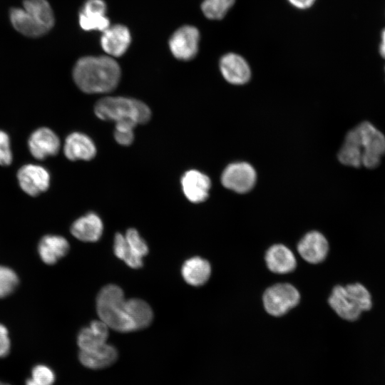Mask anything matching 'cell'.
<instances>
[{"label": "cell", "instance_id": "obj_1", "mask_svg": "<svg viewBox=\"0 0 385 385\" xmlns=\"http://www.w3.org/2000/svg\"><path fill=\"white\" fill-rule=\"evenodd\" d=\"M120 75L118 63L109 56H84L78 60L73 70L76 86L90 94L112 91L118 86Z\"/></svg>", "mask_w": 385, "mask_h": 385}, {"label": "cell", "instance_id": "obj_2", "mask_svg": "<svg viewBox=\"0 0 385 385\" xmlns=\"http://www.w3.org/2000/svg\"><path fill=\"white\" fill-rule=\"evenodd\" d=\"M96 310L100 319L109 328L120 332L135 331L130 319L123 291L115 284H108L98 292Z\"/></svg>", "mask_w": 385, "mask_h": 385}, {"label": "cell", "instance_id": "obj_3", "mask_svg": "<svg viewBox=\"0 0 385 385\" xmlns=\"http://www.w3.org/2000/svg\"><path fill=\"white\" fill-rule=\"evenodd\" d=\"M96 115L103 120L115 123L130 121L136 125L149 121L151 111L143 102L123 96L105 97L98 101L94 106Z\"/></svg>", "mask_w": 385, "mask_h": 385}, {"label": "cell", "instance_id": "obj_4", "mask_svg": "<svg viewBox=\"0 0 385 385\" xmlns=\"http://www.w3.org/2000/svg\"><path fill=\"white\" fill-rule=\"evenodd\" d=\"M329 304L341 318L354 321L363 312L371 308L372 300L366 287L356 282L334 287L329 298Z\"/></svg>", "mask_w": 385, "mask_h": 385}, {"label": "cell", "instance_id": "obj_5", "mask_svg": "<svg viewBox=\"0 0 385 385\" xmlns=\"http://www.w3.org/2000/svg\"><path fill=\"white\" fill-rule=\"evenodd\" d=\"M356 128L362 153V165L374 169L380 164L385 155V136L368 121L361 123Z\"/></svg>", "mask_w": 385, "mask_h": 385}, {"label": "cell", "instance_id": "obj_6", "mask_svg": "<svg viewBox=\"0 0 385 385\" xmlns=\"http://www.w3.org/2000/svg\"><path fill=\"white\" fill-rule=\"evenodd\" d=\"M297 289L290 284L279 283L269 287L264 293L263 302L266 311L279 317L294 307L299 302Z\"/></svg>", "mask_w": 385, "mask_h": 385}, {"label": "cell", "instance_id": "obj_7", "mask_svg": "<svg viewBox=\"0 0 385 385\" xmlns=\"http://www.w3.org/2000/svg\"><path fill=\"white\" fill-rule=\"evenodd\" d=\"M200 33L193 26L185 25L177 29L169 40L172 54L177 59L189 61L198 51Z\"/></svg>", "mask_w": 385, "mask_h": 385}, {"label": "cell", "instance_id": "obj_8", "mask_svg": "<svg viewBox=\"0 0 385 385\" xmlns=\"http://www.w3.org/2000/svg\"><path fill=\"white\" fill-rule=\"evenodd\" d=\"M256 172L247 163L230 164L224 170L221 182L224 187L238 193L250 191L256 182Z\"/></svg>", "mask_w": 385, "mask_h": 385}, {"label": "cell", "instance_id": "obj_9", "mask_svg": "<svg viewBox=\"0 0 385 385\" xmlns=\"http://www.w3.org/2000/svg\"><path fill=\"white\" fill-rule=\"evenodd\" d=\"M17 180L24 192L35 197L48 190L51 176L44 167L35 164H26L19 170Z\"/></svg>", "mask_w": 385, "mask_h": 385}, {"label": "cell", "instance_id": "obj_10", "mask_svg": "<svg viewBox=\"0 0 385 385\" xmlns=\"http://www.w3.org/2000/svg\"><path fill=\"white\" fill-rule=\"evenodd\" d=\"M28 145L34 158L43 160L58 153L61 141L58 136L51 129L42 127L31 134Z\"/></svg>", "mask_w": 385, "mask_h": 385}, {"label": "cell", "instance_id": "obj_11", "mask_svg": "<svg viewBox=\"0 0 385 385\" xmlns=\"http://www.w3.org/2000/svg\"><path fill=\"white\" fill-rule=\"evenodd\" d=\"M103 0H87L79 13V24L85 31H103L110 26Z\"/></svg>", "mask_w": 385, "mask_h": 385}, {"label": "cell", "instance_id": "obj_12", "mask_svg": "<svg viewBox=\"0 0 385 385\" xmlns=\"http://www.w3.org/2000/svg\"><path fill=\"white\" fill-rule=\"evenodd\" d=\"M102 32L101 45L109 56L119 57L126 52L131 42L130 33L126 26H109Z\"/></svg>", "mask_w": 385, "mask_h": 385}, {"label": "cell", "instance_id": "obj_13", "mask_svg": "<svg viewBox=\"0 0 385 385\" xmlns=\"http://www.w3.org/2000/svg\"><path fill=\"white\" fill-rule=\"evenodd\" d=\"M180 183L183 192L189 201L199 203L207 198L211 182L208 176L200 171H186L181 178Z\"/></svg>", "mask_w": 385, "mask_h": 385}, {"label": "cell", "instance_id": "obj_14", "mask_svg": "<svg viewBox=\"0 0 385 385\" xmlns=\"http://www.w3.org/2000/svg\"><path fill=\"white\" fill-rule=\"evenodd\" d=\"M297 250L305 261L317 264L326 258L329 244L322 233L312 231L306 234L300 240L297 245Z\"/></svg>", "mask_w": 385, "mask_h": 385}, {"label": "cell", "instance_id": "obj_15", "mask_svg": "<svg viewBox=\"0 0 385 385\" xmlns=\"http://www.w3.org/2000/svg\"><path fill=\"white\" fill-rule=\"evenodd\" d=\"M220 69L224 78L232 84H244L250 78L251 71L247 62L234 53H227L221 58Z\"/></svg>", "mask_w": 385, "mask_h": 385}, {"label": "cell", "instance_id": "obj_16", "mask_svg": "<svg viewBox=\"0 0 385 385\" xmlns=\"http://www.w3.org/2000/svg\"><path fill=\"white\" fill-rule=\"evenodd\" d=\"M63 153L70 160H90L96 155V147L92 139L87 135L73 132L65 140Z\"/></svg>", "mask_w": 385, "mask_h": 385}, {"label": "cell", "instance_id": "obj_17", "mask_svg": "<svg viewBox=\"0 0 385 385\" xmlns=\"http://www.w3.org/2000/svg\"><path fill=\"white\" fill-rule=\"evenodd\" d=\"M103 225L101 219L94 212L77 219L71 227V234L78 240L93 242L98 241L102 235Z\"/></svg>", "mask_w": 385, "mask_h": 385}, {"label": "cell", "instance_id": "obj_18", "mask_svg": "<svg viewBox=\"0 0 385 385\" xmlns=\"http://www.w3.org/2000/svg\"><path fill=\"white\" fill-rule=\"evenodd\" d=\"M118 358L116 349L106 343L101 346L86 351H80L78 359L81 364L91 369H100L113 364Z\"/></svg>", "mask_w": 385, "mask_h": 385}, {"label": "cell", "instance_id": "obj_19", "mask_svg": "<svg viewBox=\"0 0 385 385\" xmlns=\"http://www.w3.org/2000/svg\"><path fill=\"white\" fill-rule=\"evenodd\" d=\"M69 250V244L60 235H47L43 237L38 245L41 260L46 265H53L64 257Z\"/></svg>", "mask_w": 385, "mask_h": 385}, {"label": "cell", "instance_id": "obj_20", "mask_svg": "<svg viewBox=\"0 0 385 385\" xmlns=\"http://www.w3.org/2000/svg\"><path fill=\"white\" fill-rule=\"evenodd\" d=\"M265 261L270 271L277 274H286L293 271L297 265L292 252L283 245L272 246L265 255Z\"/></svg>", "mask_w": 385, "mask_h": 385}, {"label": "cell", "instance_id": "obj_21", "mask_svg": "<svg viewBox=\"0 0 385 385\" xmlns=\"http://www.w3.org/2000/svg\"><path fill=\"white\" fill-rule=\"evenodd\" d=\"M109 327L101 319L94 320L83 328L77 336L80 351L90 350L107 343Z\"/></svg>", "mask_w": 385, "mask_h": 385}, {"label": "cell", "instance_id": "obj_22", "mask_svg": "<svg viewBox=\"0 0 385 385\" xmlns=\"http://www.w3.org/2000/svg\"><path fill=\"white\" fill-rule=\"evenodd\" d=\"M211 267L208 261L200 257L186 260L182 267V276L192 286H201L210 278Z\"/></svg>", "mask_w": 385, "mask_h": 385}, {"label": "cell", "instance_id": "obj_23", "mask_svg": "<svg viewBox=\"0 0 385 385\" xmlns=\"http://www.w3.org/2000/svg\"><path fill=\"white\" fill-rule=\"evenodd\" d=\"M338 159L345 165L354 168H359L362 165V153L356 127L347 133L338 153Z\"/></svg>", "mask_w": 385, "mask_h": 385}, {"label": "cell", "instance_id": "obj_24", "mask_svg": "<svg viewBox=\"0 0 385 385\" xmlns=\"http://www.w3.org/2000/svg\"><path fill=\"white\" fill-rule=\"evenodd\" d=\"M10 19L16 30L25 36L38 37L47 32L24 9H12Z\"/></svg>", "mask_w": 385, "mask_h": 385}, {"label": "cell", "instance_id": "obj_25", "mask_svg": "<svg viewBox=\"0 0 385 385\" xmlns=\"http://www.w3.org/2000/svg\"><path fill=\"white\" fill-rule=\"evenodd\" d=\"M24 9L47 31L53 27L54 16L46 0H25Z\"/></svg>", "mask_w": 385, "mask_h": 385}, {"label": "cell", "instance_id": "obj_26", "mask_svg": "<svg viewBox=\"0 0 385 385\" xmlns=\"http://www.w3.org/2000/svg\"><path fill=\"white\" fill-rule=\"evenodd\" d=\"M128 310L135 331L150 325L153 318V312L150 305L140 299H127Z\"/></svg>", "mask_w": 385, "mask_h": 385}, {"label": "cell", "instance_id": "obj_27", "mask_svg": "<svg viewBox=\"0 0 385 385\" xmlns=\"http://www.w3.org/2000/svg\"><path fill=\"white\" fill-rule=\"evenodd\" d=\"M113 249L115 256L122 260L130 267L136 269L142 267L143 260L133 255L125 235L121 233H117L115 235Z\"/></svg>", "mask_w": 385, "mask_h": 385}, {"label": "cell", "instance_id": "obj_28", "mask_svg": "<svg viewBox=\"0 0 385 385\" xmlns=\"http://www.w3.org/2000/svg\"><path fill=\"white\" fill-rule=\"evenodd\" d=\"M234 3L235 0H204L201 9L207 19L218 20L225 16Z\"/></svg>", "mask_w": 385, "mask_h": 385}, {"label": "cell", "instance_id": "obj_29", "mask_svg": "<svg viewBox=\"0 0 385 385\" xmlns=\"http://www.w3.org/2000/svg\"><path fill=\"white\" fill-rule=\"evenodd\" d=\"M19 278L11 268L0 265V298L7 297L16 288Z\"/></svg>", "mask_w": 385, "mask_h": 385}, {"label": "cell", "instance_id": "obj_30", "mask_svg": "<svg viewBox=\"0 0 385 385\" xmlns=\"http://www.w3.org/2000/svg\"><path fill=\"white\" fill-rule=\"evenodd\" d=\"M125 237L133 255L143 260V257L148 252V247L138 232L134 228H130L126 231Z\"/></svg>", "mask_w": 385, "mask_h": 385}, {"label": "cell", "instance_id": "obj_31", "mask_svg": "<svg viewBox=\"0 0 385 385\" xmlns=\"http://www.w3.org/2000/svg\"><path fill=\"white\" fill-rule=\"evenodd\" d=\"M137 125L130 121L115 123L114 138L115 141L123 146L130 145L134 140L133 129Z\"/></svg>", "mask_w": 385, "mask_h": 385}, {"label": "cell", "instance_id": "obj_32", "mask_svg": "<svg viewBox=\"0 0 385 385\" xmlns=\"http://www.w3.org/2000/svg\"><path fill=\"white\" fill-rule=\"evenodd\" d=\"M31 378L37 385H53L56 374L48 366L43 364H36L31 371Z\"/></svg>", "mask_w": 385, "mask_h": 385}, {"label": "cell", "instance_id": "obj_33", "mask_svg": "<svg viewBox=\"0 0 385 385\" xmlns=\"http://www.w3.org/2000/svg\"><path fill=\"white\" fill-rule=\"evenodd\" d=\"M12 162V152L8 134L0 130V165H9Z\"/></svg>", "mask_w": 385, "mask_h": 385}, {"label": "cell", "instance_id": "obj_34", "mask_svg": "<svg viewBox=\"0 0 385 385\" xmlns=\"http://www.w3.org/2000/svg\"><path fill=\"white\" fill-rule=\"evenodd\" d=\"M11 350V340L7 328L0 324V358L6 357Z\"/></svg>", "mask_w": 385, "mask_h": 385}, {"label": "cell", "instance_id": "obj_35", "mask_svg": "<svg viewBox=\"0 0 385 385\" xmlns=\"http://www.w3.org/2000/svg\"><path fill=\"white\" fill-rule=\"evenodd\" d=\"M293 6L299 9H305L313 5L315 0H287Z\"/></svg>", "mask_w": 385, "mask_h": 385}, {"label": "cell", "instance_id": "obj_36", "mask_svg": "<svg viewBox=\"0 0 385 385\" xmlns=\"http://www.w3.org/2000/svg\"><path fill=\"white\" fill-rule=\"evenodd\" d=\"M379 51L381 56L385 59V29H384L381 31Z\"/></svg>", "mask_w": 385, "mask_h": 385}, {"label": "cell", "instance_id": "obj_37", "mask_svg": "<svg viewBox=\"0 0 385 385\" xmlns=\"http://www.w3.org/2000/svg\"><path fill=\"white\" fill-rule=\"evenodd\" d=\"M25 385H37L36 383L31 378L26 379L25 381Z\"/></svg>", "mask_w": 385, "mask_h": 385}, {"label": "cell", "instance_id": "obj_38", "mask_svg": "<svg viewBox=\"0 0 385 385\" xmlns=\"http://www.w3.org/2000/svg\"><path fill=\"white\" fill-rule=\"evenodd\" d=\"M0 385H11V384H9V383L0 381Z\"/></svg>", "mask_w": 385, "mask_h": 385}, {"label": "cell", "instance_id": "obj_39", "mask_svg": "<svg viewBox=\"0 0 385 385\" xmlns=\"http://www.w3.org/2000/svg\"><path fill=\"white\" fill-rule=\"evenodd\" d=\"M384 70H385V68H384Z\"/></svg>", "mask_w": 385, "mask_h": 385}]
</instances>
